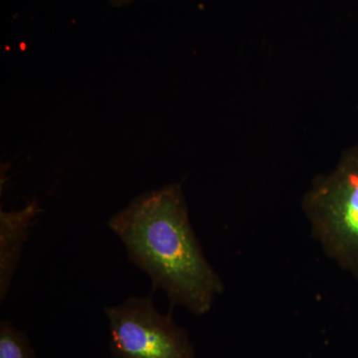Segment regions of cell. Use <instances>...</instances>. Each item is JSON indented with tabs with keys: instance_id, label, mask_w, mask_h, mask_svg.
I'll use <instances>...</instances> for the list:
<instances>
[{
	"instance_id": "obj_2",
	"label": "cell",
	"mask_w": 358,
	"mask_h": 358,
	"mask_svg": "<svg viewBox=\"0 0 358 358\" xmlns=\"http://www.w3.org/2000/svg\"><path fill=\"white\" fill-rule=\"evenodd\" d=\"M301 206L324 256L358 282V145L313 179Z\"/></svg>"
},
{
	"instance_id": "obj_1",
	"label": "cell",
	"mask_w": 358,
	"mask_h": 358,
	"mask_svg": "<svg viewBox=\"0 0 358 358\" xmlns=\"http://www.w3.org/2000/svg\"><path fill=\"white\" fill-rule=\"evenodd\" d=\"M108 227L171 307L204 315L224 293L222 279L193 230L178 183L143 193L114 214Z\"/></svg>"
},
{
	"instance_id": "obj_6",
	"label": "cell",
	"mask_w": 358,
	"mask_h": 358,
	"mask_svg": "<svg viewBox=\"0 0 358 358\" xmlns=\"http://www.w3.org/2000/svg\"><path fill=\"white\" fill-rule=\"evenodd\" d=\"M112 6L120 7L129 6V4L134 3L136 1H141V0H107Z\"/></svg>"
},
{
	"instance_id": "obj_4",
	"label": "cell",
	"mask_w": 358,
	"mask_h": 358,
	"mask_svg": "<svg viewBox=\"0 0 358 358\" xmlns=\"http://www.w3.org/2000/svg\"><path fill=\"white\" fill-rule=\"evenodd\" d=\"M40 206L33 199L20 210L0 211V301H6L23 247Z\"/></svg>"
},
{
	"instance_id": "obj_5",
	"label": "cell",
	"mask_w": 358,
	"mask_h": 358,
	"mask_svg": "<svg viewBox=\"0 0 358 358\" xmlns=\"http://www.w3.org/2000/svg\"><path fill=\"white\" fill-rule=\"evenodd\" d=\"M0 358H37L27 334L8 320L0 324Z\"/></svg>"
},
{
	"instance_id": "obj_3",
	"label": "cell",
	"mask_w": 358,
	"mask_h": 358,
	"mask_svg": "<svg viewBox=\"0 0 358 358\" xmlns=\"http://www.w3.org/2000/svg\"><path fill=\"white\" fill-rule=\"evenodd\" d=\"M105 313L113 358H195L189 334L171 313L157 310L152 296H129Z\"/></svg>"
}]
</instances>
